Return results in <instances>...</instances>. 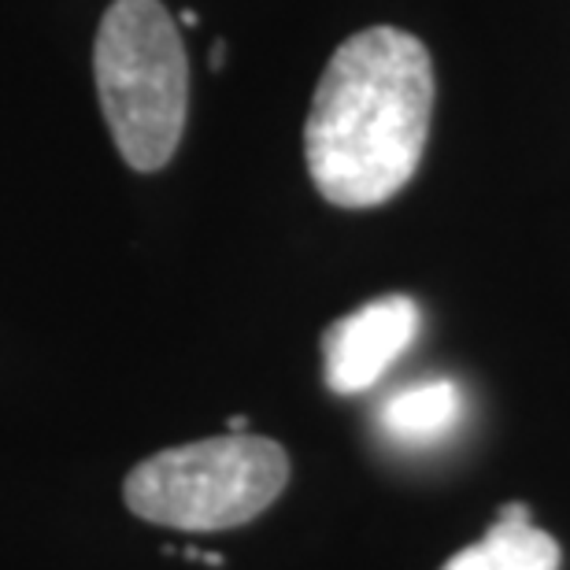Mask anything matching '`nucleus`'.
Instances as JSON below:
<instances>
[{
	"instance_id": "obj_1",
	"label": "nucleus",
	"mask_w": 570,
	"mask_h": 570,
	"mask_svg": "<svg viewBox=\"0 0 570 570\" xmlns=\"http://www.w3.org/2000/svg\"><path fill=\"white\" fill-rule=\"evenodd\" d=\"M433 116V63L407 30H360L330 56L304 127L315 189L337 208H379L423 159Z\"/></svg>"
},
{
	"instance_id": "obj_2",
	"label": "nucleus",
	"mask_w": 570,
	"mask_h": 570,
	"mask_svg": "<svg viewBox=\"0 0 570 570\" xmlns=\"http://www.w3.org/2000/svg\"><path fill=\"white\" fill-rule=\"evenodd\" d=\"M97 94L111 141L134 170H159L186 130L189 67L159 0H116L97 30Z\"/></svg>"
},
{
	"instance_id": "obj_3",
	"label": "nucleus",
	"mask_w": 570,
	"mask_h": 570,
	"mask_svg": "<svg viewBox=\"0 0 570 570\" xmlns=\"http://www.w3.org/2000/svg\"><path fill=\"white\" fill-rule=\"evenodd\" d=\"M289 482V455L278 441L226 433L181 449H164L138 463L122 482V500L156 527L215 533L275 504Z\"/></svg>"
},
{
	"instance_id": "obj_4",
	"label": "nucleus",
	"mask_w": 570,
	"mask_h": 570,
	"mask_svg": "<svg viewBox=\"0 0 570 570\" xmlns=\"http://www.w3.org/2000/svg\"><path fill=\"white\" fill-rule=\"evenodd\" d=\"M423 312L412 296L390 293L367 301L356 312L326 326L323 334V374L337 396L374 390L385 371L415 345Z\"/></svg>"
},
{
	"instance_id": "obj_5",
	"label": "nucleus",
	"mask_w": 570,
	"mask_h": 570,
	"mask_svg": "<svg viewBox=\"0 0 570 570\" xmlns=\"http://www.w3.org/2000/svg\"><path fill=\"white\" fill-rule=\"evenodd\" d=\"M560 544L530 522L527 504H504L482 541L455 552L441 570H560Z\"/></svg>"
},
{
	"instance_id": "obj_6",
	"label": "nucleus",
	"mask_w": 570,
	"mask_h": 570,
	"mask_svg": "<svg viewBox=\"0 0 570 570\" xmlns=\"http://www.w3.org/2000/svg\"><path fill=\"white\" fill-rule=\"evenodd\" d=\"M463 415L460 385L449 379H433L407 385L382 404L379 426L390 441L404 449H426V444L444 441Z\"/></svg>"
},
{
	"instance_id": "obj_7",
	"label": "nucleus",
	"mask_w": 570,
	"mask_h": 570,
	"mask_svg": "<svg viewBox=\"0 0 570 570\" xmlns=\"http://www.w3.org/2000/svg\"><path fill=\"white\" fill-rule=\"evenodd\" d=\"M223 63H226V45L219 41V45H215V52H212V71H223Z\"/></svg>"
},
{
	"instance_id": "obj_8",
	"label": "nucleus",
	"mask_w": 570,
	"mask_h": 570,
	"mask_svg": "<svg viewBox=\"0 0 570 570\" xmlns=\"http://www.w3.org/2000/svg\"><path fill=\"white\" fill-rule=\"evenodd\" d=\"M245 426H248V419H245V415H234V419H230V433H245Z\"/></svg>"
},
{
	"instance_id": "obj_9",
	"label": "nucleus",
	"mask_w": 570,
	"mask_h": 570,
	"mask_svg": "<svg viewBox=\"0 0 570 570\" xmlns=\"http://www.w3.org/2000/svg\"><path fill=\"white\" fill-rule=\"evenodd\" d=\"M181 22H186V27H197V11H181Z\"/></svg>"
}]
</instances>
